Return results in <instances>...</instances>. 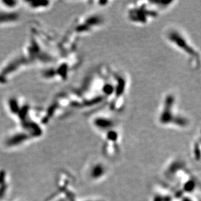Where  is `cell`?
<instances>
[{
    "label": "cell",
    "mask_w": 201,
    "mask_h": 201,
    "mask_svg": "<svg viewBox=\"0 0 201 201\" xmlns=\"http://www.w3.org/2000/svg\"><path fill=\"white\" fill-rule=\"evenodd\" d=\"M172 2H135L128 5L126 14L128 20L137 25L149 24L160 13L171 7Z\"/></svg>",
    "instance_id": "cell-1"
},
{
    "label": "cell",
    "mask_w": 201,
    "mask_h": 201,
    "mask_svg": "<svg viewBox=\"0 0 201 201\" xmlns=\"http://www.w3.org/2000/svg\"><path fill=\"white\" fill-rule=\"evenodd\" d=\"M157 119L161 126L177 128H185L190 122L189 119L178 111L176 95L172 93L164 96Z\"/></svg>",
    "instance_id": "cell-2"
},
{
    "label": "cell",
    "mask_w": 201,
    "mask_h": 201,
    "mask_svg": "<svg viewBox=\"0 0 201 201\" xmlns=\"http://www.w3.org/2000/svg\"><path fill=\"white\" fill-rule=\"evenodd\" d=\"M165 37L172 46L188 58L192 67L196 69L200 66V52L182 31L174 27L169 28L165 33Z\"/></svg>",
    "instance_id": "cell-3"
},
{
    "label": "cell",
    "mask_w": 201,
    "mask_h": 201,
    "mask_svg": "<svg viewBox=\"0 0 201 201\" xmlns=\"http://www.w3.org/2000/svg\"><path fill=\"white\" fill-rule=\"evenodd\" d=\"M115 85L113 94L108 102L111 111L119 113L124 109L126 106V97L128 88V78L122 72H113Z\"/></svg>",
    "instance_id": "cell-4"
},
{
    "label": "cell",
    "mask_w": 201,
    "mask_h": 201,
    "mask_svg": "<svg viewBox=\"0 0 201 201\" xmlns=\"http://www.w3.org/2000/svg\"><path fill=\"white\" fill-rule=\"evenodd\" d=\"M104 19L99 14H90L83 16L77 22L74 28L77 36L83 37L97 30L103 25Z\"/></svg>",
    "instance_id": "cell-5"
},
{
    "label": "cell",
    "mask_w": 201,
    "mask_h": 201,
    "mask_svg": "<svg viewBox=\"0 0 201 201\" xmlns=\"http://www.w3.org/2000/svg\"><path fill=\"white\" fill-rule=\"evenodd\" d=\"M91 120L94 128L102 132L106 133L112 129L116 128L115 119L107 113H97L91 117Z\"/></svg>",
    "instance_id": "cell-6"
},
{
    "label": "cell",
    "mask_w": 201,
    "mask_h": 201,
    "mask_svg": "<svg viewBox=\"0 0 201 201\" xmlns=\"http://www.w3.org/2000/svg\"><path fill=\"white\" fill-rule=\"evenodd\" d=\"M103 172H104L103 168L102 167V166L100 165L95 166V167L93 169V177L94 178H97L101 176L102 174H103Z\"/></svg>",
    "instance_id": "cell-7"
}]
</instances>
